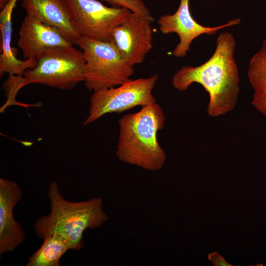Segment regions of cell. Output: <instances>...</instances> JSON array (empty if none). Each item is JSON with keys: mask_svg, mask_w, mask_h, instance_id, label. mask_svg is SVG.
Returning a JSON list of instances; mask_svg holds the SVG:
<instances>
[{"mask_svg": "<svg viewBox=\"0 0 266 266\" xmlns=\"http://www.w3.org/2000/svg\"><path fill=\"white\" fill-rule=\"evenodd\" d=\"M236 43L229 32L220 33L211 57L202 65L184 66L172 77L173 87L180 91L193 83L201 84L210 97L207 112L217 117L232 110L235 105L239 91L238 71L234 59Z\"/></svg>", "mask_w": 266, "mask_h": 266, "instance_id": "obj_1", "label": "cell"}, {"mask_svg": "<svg viewBox=\"0 0 266 266\" xmlns=\"http://www.w3.org/2000/svg\"><path fill=\"white\" fill-rule=\"evenodd\" d=\"M48 195L50 213L39 217L33 225L39 238L57 234L66 241L69 249L78 251L84 247L85 231L98 228L109 219L103 209L100 197L79 202L68 201L64 198L55 181L50 183Z\"/></svg>", "mask_w": 266, "mask_h": 266, "instance_id": "obj_2", "label": "cell"}, {"mask_svg": "<svg viewBox=\"0 0 266 266\" xmlns=\"http://www.w3.org/2000/svg\"><path fill=\"white\" fill-rule=\"evenodd\" d=\"M165 113L158 103L143 106L138 112L124 115L119 121L116 154L118 160L151 171L164 166L166 154L157 138L165 126Z\"/></svg>", "mask_w": 266, "mask_h": 266, "instance_id": "obj_3", "label": "cell"}, {"mask_svg": "<svg viewBox=\"0 0 266 266\" xmlns=\"http://www.w3.org/2000/svg\"><path fill=\"white\" fill-rule=\"evenodd\" d=\"M36 66L21 76L12 77L19 91L25 85L39 84L61 90H72L84 81L85 59L82 51L74 45L44 51L37 58Z\"/></svg>", "mask_w": 266, "mask_h": 266, "instance_id": "obj_4", "label": "cell"}, {"mask_svg": "<svg viewBox=\"0 0 266 266\" xmlns=\"http://www.w3.org/2000/svg\"><path fill=\"white\" fill-rule=\"evenodd\" d=\"M79 46L85 59L84 82L89 91L119 86L133 74V66L125 60L112 41L82 37Z\"/></svg>", "mask_w": 266, "mask_h": 266, "instance_id": "obj_5", "label": "cell"}, {"mask_svg": "<svg viewBox=\"0 0 266 266\" xmlns=\"http://www.w3.org/2000/svg\"><path fill=\"white\" fill-rule=\"evenodd\" d=\"M158 78L155 74L147 78L130 79L119 86L94 92L83 125L93 123L107 113H119L135 106L156 103L152 91Z\"/></svg>", "mask_w": 266, "mask_h": 266, "instance_id": "obj_6", "label": "cell"}, {"mask_svg": "<svg viewBox=\"0 0 266 266\" xmlns=\"http://www.w3.org/2000/svg\"><path fill=\"white\" fill-rule=\"evenodd\" d=\"M64 1L81 36L98 41H112L113 30L131 12L122 7L107 6L97 0Z\"/></svg>", "mask_w": 266, "mask_h": 266, "instance_id": "obj_7", "label": "cell"}, {"mask_svg": "<svg viewBox=\"0 0 266 266\" xmlns=\"http://www.w3.org/2000/svg\"><path fill=\"white\" fill-rule=\"evenodd\" d=\"M152 21L130 12L112 33V41L132 66L142 63L153 48Z\"/></svg>", "mask_w": 266, "mask_h": 266, "instance_id": "obj_8", "label": "cell"}, {"mask_svg": "<svg viewBox=\"0 0 266 266\" xmlns=\"http://www.w3.org/2000/svg\"><path fill=\"white\" fill-rule=\"evenodd\" d=\"M190 0H180L177 11L173 14H165L158 20L160 31L164 34L176 33L180 41L172 51L175 57H185L194 39L202 34L211 35L218 30L227 27L238 25L239 18L231 20L226 24L217 27H205L197 22L192 16L190 9Z\"/></svg>", "mask_w": 266, "mask_h": 266, "instance_id": "obj_9", "label": "cell"}, {"mask_svg": "<svg viewBox=\"0 0 266 266\" xmlns=\"http://www.w3.org/2000/svg\"><path fill=\"white\" fill-rule=\"evenodd\" d=\"M17 44L25 59L37 58L44 51L74 45L57 28L27 14L19 32Z\"/></svg>", "mask_w": 266, "mask_h": 266, "instance_id": "obj_10", "label": "cell"}, {"mask_svg": "<svg viewBox=\"0 0 266 266\" xmlns=\"http://www.w3.org/2000/svg\"><path fill=\"white\" fill-rule=\"evenodd\" d=\"M23 195L19 185L14 181L0 178V255L10 252L24 240L25 234L16 221L13 209Z\"/></svg>", "mask_w": 266, "mask_h": 266, "instance_id": "obj_11", "label": "cell"}, {"mask_svg": "<svg viewBox=\"0 0 266 266\" xmlns=\"http://www.w3.org/2000/svg\"><path fill=\"white\" fill-rule=\"evenodd\" d=\"M27 14L59 30L72 44L79 46L82 36L73 25L64 0H22Z\"/></svg>", "mask_w": 266, "mask_h": 266, "instance_id": "obj_12", "label": "cell"}, {"mask_svg": "<svg viewBox=\"0 0 266 266\" xmlns=\"http://www.w3.org/2000/svg\"><path fill=\"white\" fill-rule=\"evenodd\" d=\"M18 0H9L0 13V29L1 33V53L0 55V75L4 73L9 76H22L25 71L34 67L36 64L35 59H28L24 61L17 59L11 47L12 13Z\"/></svg>", "mask_w": 266, "mask_h": 266, "instance_id": "obj_13", "label": "cell"}, {"mask_svg": "<svg viewBox=\"0 0 266 266\" xmlns=\"http://www.w3.org/2000/svg\"><path fill=\"white\" fill-rule=\"evenodd\" d=\"M247 75L254 90L252 104L266 117V38L251 58Z\"/></svg>", "mask_w": 266, "mask_h": 266, "instance_id": "obj_14", "label": "cell"}, {"mask_svg": "<svg viewBox=\"0 0 266 266\" xmlns=\"http://www.w3.org/2000/svg\"><path fill=\"white\" fill-rule=\"evenodd\" d=\"M69 249L66 241L57 234L43 238L40 248L29 259L26 266H59L63 255Z\"/></svg>", "mask_w": 266, "mask_h": 266, "instance_id": "obj_15", "label": "cell"}, {"mask_svg": "<svg viewBox=\"0 0 266 266\" xmlns=\"http://www.w3.org/2000/svg\"><path fill=\"white\" fill-rule=\"evenodd\" d=\"M114 7L127 9L149 20H154L150 11L143 0H102Z\"/></svg>", "mask_w": 266, "mask_h": 266, "instance_id": "obj_16", "label": "cell"}, {"mask_svg": "<svg viewBox=\"0 0 266 266\" xmlns=\"http://www.w3.org/2000/svg\"><path fill=\"white\" fill-rule=\"evenodd\" d=\"M208 259L215 266H233L227 263L225 259L217 252L209 253L208 255Z\"/></svg>", "mask_w": 266, "mask_h": 266, "instance_id": "obj_17", "label": "cell"}, {"mask_svg": "<svg viewBox=\"0 0 266 266\" xmlns=\"http://www.w3.org/2000/svg\"><path fill=\"white\" fill-rule=\"evenodd\" d=\"M9 0H0V9H2L7 4Z\"/></svg>", "mask_w": 266, "mask_h": 266, "instance_id": "obj_18", "label": "cell"}]
</instances>
